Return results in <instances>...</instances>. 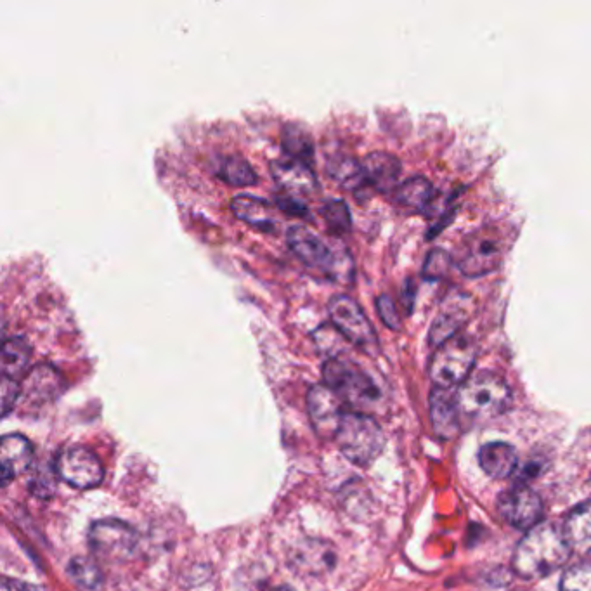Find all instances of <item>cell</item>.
I'll return each instance as SVG.
<instances>
[{
  "label": "cell",
  "instance_id": "obj_1",
  "mask_svg": "<svg viewBox=\"0 0 591 591\" xmlns=\"http://www.w3.org/2000/svg\"><path fill=\"white\" fill-rule=\"evenodd\" d=\"M571 553L564 529L553 524H540L520 540L512 566L520 578H546L564 566Z\"/></svg>",
  "mask_w": 591,
  "mask_h": 591
},
{
  "label": "cell",
  "instance_id": "obj_2",
  "mask_svg": "<svg viewBox=\"0 0 591 591\" xmlns=\"http://www.w3.org/2000/svg\"><path fill=\"white\" fill-rule=\"evenodd\" d=\"M460 413L475 422L493 420L503 415L512 404V390L507 380L496 373H479L468 378L456 392Z\"/></svg>",
  "mask_w": 591,
  "mask_h": 591
},
{
  "label": "cell",
  "instance_id": "obj_3",
  "mask_svg": "<svg viewBox=\"0 0 591 591\" xmlns=\"http://www.w3.org/2000/svg\"><path fill=\"white\" fill-rule=\"evenodd\" d=\"M333 439L342 455L359 467L375 462L385 446L380 425L371 416L356 411H345Z\"/></svg>",
  "mask_w": 591,
  "mask_h": 591
},
{
  "label": "cell",
  "instance_id": "obj_4",
  "mask_svg": "<svg viewBox=\"0 0 591 591\" xmlns=\"http://www.w3.org/2000/svg\"><path fill=\"white\" fill-rule=\"evenodd\" d=\"M286 240L295 257L307 267L318 269L332 280H351L354 271L351 255L330 247L311 229L292 226L286 233Z\"/></svg>",
  "mask_w": 591,
  "mask_h": 591
},
{
  "label": "cell",
  "instance_id": "obj_5",
  "mask_svg": "<svg viewBox=\"0 0 591 591\" xmlns=\"http://www.w3.org/2000/svg\"><path fill=\"white\" fill-rule=\"evenodd\" d=\"M477 359V347L465 335H456L437 347L430 361V378L441 389H453L470 378Z\"/></svg>",
  "mask_w": 591,
  "mask_h": 591
},
{
  "label": "cell",
  "instance_id": "obj_6",
  "mask_svg": "<svg viewBox=\"0 0 591 591\" xmlns=\"http://www.w3.org/2000/svg\"><path fill=\"white\" fill-rule=\"evenodd\" d=\"M505 255V238L494 228L475 231L456 252V267L468 278H479L498 269Z\"/></svg>",
  "mask_w": 591,
  "mask_h": 591
},
{
  "label": "cell",
  "instance_id": "obj_7",
  "mask_svg": "<svg viewBox=\"0 0 591 591\" xmlns=\"http://www.w3.org/2000/svg\"><path fill=\"white\" fill-rule=\"evenodd\" d=\"M323 380L344 403L352 406L377 401L380 392L375 382L358 364L340 358H330L323 364Z\"/></svg>",
  "mask_w": 591,
  "mask_h": 591
},
{
  "label": "cell",
  "instance_id": "obj_8",
  "mask_svg": "<svg viewBox=\"0 0 591 591\" xmlns=\"http://www.w3.org/2000/svg\"><path fill=\"white\" fill-rule=\"evenodd\" d=\"M328 314L332 325L342 337L366 352H373L378 347V338L370 319L356 300L349 295H335L328 302Z\"/></svg>",
  "mask_w": 591,
  "mask_h": 591
},
{
  "label": "cell",
  "instance_id": "obj_9",
  "mask_svg": "<svg viewBox=\"0 0 591 591\" xmlns=\"http://www.w3.org/2000/svg\"><path fill=\"white\" fill-rule=\"evenodd\" d=\"M89 546L96 559L103 562H125L137 546V534L122 520L104 519L89 529Z\"/></svg>",
  "mask_w": 591,
  "mask_h": 591
},
{
  "label": "cell",
  "instance_id": "obj_10",
  "mask_svg": "<svg viewBox=\"0 0 591 591\" xmlns=\"http://www.w3.org/2000/svg\"><path fill=\"white\" fill-rule=\"evenodd\" d=\"M54 467L61 481L82 491L98 488L104 479V468L98 456L92 455L89 449L80 446L61 451Z\"/></svg>",
  "mask_w": 591,
  "mask_h": 591
},
{
  "label": "cell",
  "instance_id": "obj_11",
  "mask_svg": "<svg viewBox=\"0 0 591 591\" xmlns=\"http://www.w3.org/2000/svg\"><path fill=\"white\" fill-rule=\"evenodd\" d=\"M498 512L505 522L515 529L531 531L540 526L545 507L540 496L534 493L533 489L526 486H515L501 494L498 500Z\"/></svg>",
  "mask_w": 591,
  "mask_h": 591
},
{
  "label": "cell",
  "instance_id": "obj_12",
  "mask_svg": "<svg viewBox=\"0 0 591 591\" xmlns=\"http://www.w3.org/2000/svg\"><path fill=\"white\" fill-rule=\"evenodd\" d=\"M344 404L325 384L312 385L307 392V411L319 436L335 437L340 420L345 415Z\"/></svg>",
  "mask_w": 591,
  "mask_h": 591
},
{
  "label": "cell",
  "instance_id": "obj_13",
  "mask_svg": "<svg viewBox=\"0 0 591 591\" xmlns=\"http://www.w3.org/2000/svg\"><path fill=\"white\" fill-rule=\"evenodd\" d=\"M472 311H474V300L468 295L458 293L449 297L442 304L441 311L437 312L436 319L430 326V344L441 347L451 338H455L467 323Z\"/></svg>",
  "mask_w": 591,
  "mask_h": 591
},
{
  "label": "cell",
  "instance_id": "obj_14",
  "mask_svg": "<svg viewBox=\"0 0 591 591\" xmlns=\"http://www.w3.org/2000/svg\"><path fill=\"white\" fill-rule=\"evenodd\" d=\"M271 176L285 193L293 196H312L319 189L318 177L311 165L295 158L271 162Z\"/></svg>",
  "mask_w": 591,
  "mask_h": 591
},
{
  "label": "cell",
  "instance_id": "obj_15",
  "mask_svg": "<svg viewBox=\"0 0 591 591\" xmlns=\"http://www.w3.org/2000/svg\"><path fill=\"white\" fill-rule=\"evenodd\" d=\"M290 567L300 576H319L335 567L333 546L321 540H307L290 555Z\"/></svg>",
  "mask_w": 591,
  "mask_h": 591
},
{
  "label": "cell",
  "instance_id": "obj_16",
  "mask_svg": "<svg viewBox=\"0 0 591 591\" xmlns=\"http://www.w3.org/2000/svg\"><path fill=\"white\" fill-rule=\"evenodd\" d=\"M65 382L49 364H39L28 371L25 384L21 385V397L33 406L51 403L63 392Z\"/></svg>",
  "mask_w": 591,
  "mask_h": 591
},
{
  "label": "cell",
  "instance_id": "obj_17",
  "mask_svg": "<svg viewBox=\"0 0 591 591\" xmlns=\"http://www.w3.org/2000/svg\"><path fill=\"white\" fill-rule=\"evenodd\" d=\"M33 463L32 442L20 434L2 437L0 442V475L2 486L25 474Z\"/></svg>",
  "mask_w": 591,
  "mask_h": 591
},
{
  "label": "cell",
  "instance_id": "obj_18",
  "mask_svg": "<svg viewBox=\"0 0 591 591\" xmlns=\"http://www.w3.org/2000/svg\"><path fill=\"white\" fill-rule=\"evenodd\" d=\"M430 416L434 430L442 439H453L460 432V406L458 397L449 389L437 387L430 396Z\"/></svg>",
  "mask_w": 591,
  "mask_h": 591
},
{
  "label": "cell",
  "instance_id": "obj_19",
  "mask_svg": "<svg viewBox=\"0 0 591 591\" xmlns=\"http://www.w3.org/2000/svg\"><path fill=\"white\" fill-rule=\"evenodd\" d=\"M231 210L240 221L247 222L248 226L264 231V233H274L280 226L274 208L266 200L257 198V196H236L231 202Z\"/></svg>",
  "mask_w": 591,
  "mask_h": 591
},
{
  "label": "cell",
  "instance_id": "obj_20",
  "mask_svg": "<svg viewBox=\"0 0 591 591\" xmlns=\"http://www.w3.org/2000/svg\"><path fill=\"white\" fill-rule=\"evenodd\" d=\"M364 176L366 182H370L373 188L378 191H396L397 181L401 176V162L396 156L385 153V151H375L370 153L363 160Z\"/></svg>",
  "mask_w": 591,
  "mask_h": 591
},
{
  "label": "cell",
  "instance_id": "obj_21",
  "mask_svg": "<svg viewBox=\"0 0 591 591\" xmlns=\"http://www.w3.org/2000/svg\"><path fill=\"white\" fill-rule=\"evenodd\" d=\"M564 534L572 552L591 559V500L572 510L564 524Z\"/></svg>",
  "mask_w": 591,
  "mask_h": 591
},
{
  "label": "cell",
  "instance_id": "obj_22",
  "mask_svg": "<svg viewBox=\"0 0 591 591\" xmlns=\"http://www.w3.org/2000/svg\"><path fill=\"white\" fill-rule=\"evenodd\" d=\"M481 468L493 479H507L517 468V453L507 442H489L479 451Z\"/></svg>",
  "mask_w": 591,
  "mask_h": 591
},
{
  "label": "cell",
  "instance_id": "obj_23",
  "mask_svg": "<svg viewBox=\"0 0 591 591\" xmlns=\"http://www.w3.org/2000/svg\"><path fill=\"white\" fill-rule=\"evenodd\" d=\"M32 359V347L23 337H11L2 344V377L18 378L28 375V364Z\"/></svg>",
  "mask_w": 591,
  "mask_h": 591
},
{
  "label": "cell",
  "instance_id": "obj_24",
  "mask_svg": "<svg viewBox=\"0 0 591 591\" xmlns=\"http://www.w3.org/2000/svg\"><path fill=\"white\" fill-rule=\"evenodd\" d=\"M396 202L411 210H427L434 200V186L422 176L401 182L394 191Z\"/></svg>",
  "mask_w": 591,
  "mask_h": 591
},
{
  "label": "cell",
  "instance_id": "obj_25",
  "mask_svg": "<svg viewBox=\"0 0 591 591\" xmlns=\"http://www.w3.org/2000/svg\"><path fill=\"white\" fill-rule=\"evenodd\" d=\"M214 170L222 181L228 182L231 186H250L257 182V174L252 165L236 155H222L214 163Z\"/></svg>",
  "mask_w": 591,
  "mask_h": 591
},
{
  "label": "cell",
  "instance_id": "obj_26",
  "mask_svg": "<svg viewBox=\"0 0 591 591\" xmlns=\"http://www.w3.org/2000/svg\"><path fill=\"white\" fill-rule=\"evenodd\" d=\"M328 174L345 189L361 188L366 184L364 176L363 162H358L356 158L349 155H335L328 160Z\"/></svg>",
  "mask_w": 591,
  "mask_h": 591
},
{
  "label": "cell",
  "instance_id": "obj_27",
  "mask_svg": "<svg viewBox=\"0 0 591 591\" xmlns=\"http://www.w3.org/2000/svg\"><path fill=\"white\" fill-rule=\"evenodd\" d=\"M281 144H283V150L286 151L288 158H295V160H302V162L307 163L314 153L311 134L297 124L286 125L283 134H281Z\"/></svg>",
  "mask_w": 591,
  "mask_h": 591
},
{
  "label": "cell",
  "instance_id": "obj_28",
  "mask_svg": "<svg viewBox=\"0 0 591 591\" xmlns=\"http://www.w3.org/2000/svg\"><path fill=\"white\" fill-rule=\"evenodd\" d=\"M68 572L73 581L84 590H98L103 585V572L99 569L98 562L85 557H75L70 560Z\"/></svg>",
  "mask_w": 591,
  "mask_h": 591
},
{
  "label": "cell",
  "instance_id": "obj_29",
  "mask_svg": "<svg viewBox=\"0 0 591 591\" xmlns=\"http://www.w3.org/2000/svg\"><path fill=\"white\" fill-rule=\"evenodd\" d=\"M321 215L332 233L345 234L351 231V210L344 200H328L321 208Z\"/></svg>",
  "mask_w": 591,
  "mask_h": 591
},
{
  "label": "cell",
  "instance_id": "obj_30",
  "mask_svg": "<svg viewBox=\"0 0 591 591\" xmlns=\"http://www.w3.org/2000/svg\"><path fill=\"white\" fill-rule=\"evenodd\" d=\"M560 591H591V560L569 567L560 581Z\"/></svg>",
  "mask_w": 591,
  "mask_h": 591
},
{
  "label": "cell",
  "instance_id": "obj_31",
  "mask_svg": "<svg viewBox=\"0 0 591 591\" xmlns=\"http://www.w3.org/2000/svg\"><path fill=\"white\" fill-rule=\"evenodd\" d=\"M451 269V255L442 248H434L429 252L423 264V276L427 280H441Z\"/></svg>",
  "mask_w": 591,
  "mask_h": 591
},
{
  "label": "cell",
  "instance_id": "obj_32",
  "mask_svg": "<svg viewBox=\"0 0 591 591\" xmlns=\"http://www.w3.org/2000/svg\"><path fill=\"white\" fill-rule=\"evenodd\" d=\"M56 481H54V474L51 470L46 468H39L35 475H33L32 482H30V489H32L35 496L39 498H49L56 491Z\"/></svg>",
  "mask_w": 591,
  "mask_h": 591
},
{
  "label": "cell",
  "instance_id": "obj_33",
  "mask_svg": "<svg viewBox=\"0 0 591 591\" xmlns=\"http://www.w3.org/2000/svg\"><path fill=\"white\" fill-rule=\"evenodd\" d=\"M2 415L7 416L14 410L16 403L20 401L21 385L18 380L13 378L2 377Z\"/></svg>",
  "mask_w": 591,
  "mask_h": 591
},
{
  "label": "cell",
  "instance_id": "obj_34",
  "mask_svg": "<svg viewBox=\"0 0 591 591\" xmlns=\"http://www.w3.org/2000/svg\"><path fill=\"white\" fill-rule=\"evenodd\" d=\"M377 309L380 318L384 319L385 325L392 328V330L401 328V318H399V312H397L396 302L392 300L390 295H380L378 297Z\"/></svg>",
  "mask_w": 591,
  "mask_h": 591
},
{
  "label": "cell",
  "instance_id": "obj_35",
  "mask_svg": "<svg viewBox=\"0 0 591 591\" xmlns=\"http://www.w3.org/2000/svg\"><path fill=\"white\" fill-rule=\"evenodd\" d=\"M276 205L280 210L286 212V214L293 215V217H306L307 205L300 200L299 196L285 195L276 196Z\"/></svg>",
  "mask_w": 591,
  "mask_h": 591
},
{
  "label": "cell",
  "instance_id": "obj_36",
  "mask_svg": "<svg viewBox=\"0 0 591 591\" xmlns=\"http://www.w3.org/2000/svg\"><path fill=\"white\" fill-rule=\"evenodd\" d=\"M273 591H295L292 590V588H288V586H281V588H276V590Z\"/></svg>",
  "mask_w": 591,
  "mask_h": 591
},
{
  "label": "cell",
  "instance_id": "obj_37",
  "mask_svg": "<svg viewBox=\"0 0 591 591\" xmlns=\"http://www.w3.org/2000/svg\"><path fill=\"white\" fill-rule=\"evenodd\" d=\"M2 591H9V586H7L6 581H4V583H2Z\"/></svg>",
  "mask_w": 591,
  "mask_h": 591
}]
</instances>
